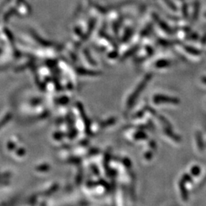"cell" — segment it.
<instances>
[{
    "instance_id": "1",
    "label": "cell",
    "mask_w": 206,
    "mask_h": 206,
    "mask_svg": "<svg viewBox=\"0 0 206 206\" xmlns=\"http://www.w3.org/2000/svg\"><path fill=\"white\" fill-rule=\"evenodd\" d=\"M153 102L155 104H161V103H167V104H173L177 105L180 102V100L175 97H170V96H164V95L158 94L153 97Z\"/></svg>"
},
{
    "instance_id": "2",
    "label": "cell",
    "mask_w": 206,
    "mask_h": 206,
    "mask_svg": "<svg viewBox=\"0 0 206 206\" xmlns=\"http://www.w3.org/2000/svg\"><path fill=\"white\" fill-rule=\"evenodd\" d=\"M179 189H180L181 196H182V198L183 199V200L184 201H187L188 199H189V192H188L187 189L185 187V182L182 180L179 181Z\"/></svg>"
},
{
    "instance_id": "3",
    "label": "cell",
    "mask_w": 206,
    "mask_h": 206,
    "mask_svg": "<svg viewBox=\"0 0 206 206\" xmlns=\"http://www.w3.org/2000/svg\"><path fill=\"white\" fill-rule=\"evenodd\" d=\"M163 131H164L166 135L168 136L169 137H170V138L173 140V141H176V142L181 141L180 137L179 135H177V134H176L175 133H173V130H171V128H170V127H165Z\"/></svg>"
},
{
    "instance_id": "4",
    "label": "cell",
    "mask_w": 206,
    "mask_h": 206,
    "mask_svg": "<svg viewBox=\"0 0 206 206\" xmlns=\"http://www.w3.org/2000/svg\"><path fill=\"white\" fill-rule=\"evenodd\" d=\"M170 63L169 61H167V60H159V61L156 62V64H155V67H156V68H166V67H170Z\"/></svg>"
},
{
    "instance_id": "5",
    "label": "cell",
    "mask_w": 206,
    "mask_h": 206,
    "mask_svg": "<svg viewBox=\"0 0 206 206\" xmlns=\"http://www.w3.org/2000/svg\"><path fill=\"white\" fill-rule=\"evenodd\" d=\"M196 141H197L198 147L200 150H203L204 148V142H203L202 137L200 132L196 133Z\"/></svg>"
},
{
    "instance_id": "6",
    "label": "cell",
    "mask_w": 206,
    "mask_h": 206,
    "mask_svg": "<svg viewBox=\"0 0 206 206\" xmlns=\"http://www.w3.org/2000/svg\"><path fill=\"white\" fill-rule=\"evenodd\" d=\"M156 117H157L158 119H159V120H160V122H161L162 124H163V125L165 126V127H170V128H171L172 127V125L169 122V121L167 120L165 117L162 116V115H160L159 114H157V115H156Z\"/></svg>"
},
{
    "instance_id": "7",
    "label": "cell",
    "mask_w": 206,
    "mask_h": 206,
    "mask_svg": "<svg viewBox=\"0 0 206 206\" xmlns=\"http://www.w3.org/2000/svg\"><path fill=\"white\" fill-rule=\"evenodd\" d=\"M201 173V168L199 166H193L191 168V174L194 176H199V174Z\"/></svg>"
},
{
    "instance_id": "8",
    "label": "cell",
    "mask_w": 206,
    "mask_h": 206,
    "mask_svg": "<svg viewBox=\"0 0 206 206\" xmlns=\"http://www.w3.org/2000/svg\"><path fill=\"white\" fill-rule=\"evenodd\" d=\"M182 180L184 181L185 182H192V177H191V176L189 175V174H184V175L182 176Z\"/></svg>"
},
{
    "instance_id": "9",
    "label": "cell",
    "mask_w": 206,
    "mask_h": 206,
    "mask_svg": "<svg viewBox=\"0 0 206 206\" xmlns=\"http://www.w3.org/2000/svg\"><path fill=\"white\" fill-rule=\"evenodd\" d=\"M150 147L153 148V149H156V143H155V141H150Z\"/></svg>"
},
{
    "instance_id": "10",
    "label": "cell",
    "mask_w": 206,
    "mask_h": 206,
    "mask_svg": "<svg viewBox=\"0 0 206 206\" xmlns=\"http://www.w3.org/2000/svg\"><path fill=\"white\" fill-rule=\"evenodd\" d=\"M202 81L206 84V76H203V77L202 78Z\"/></svg>"
}]
</instances>
